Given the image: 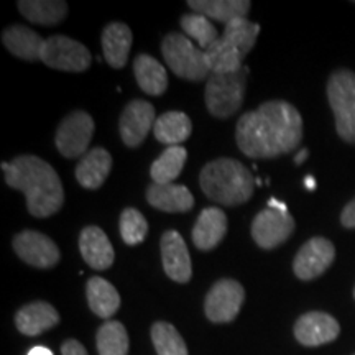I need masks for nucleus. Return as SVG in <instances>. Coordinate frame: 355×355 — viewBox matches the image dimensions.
<instances>
[{
  "mask_svg": "<svg viewBox=\"0 0 355 355\" xmlns=\"http://www.w3.org/2000/svg\"><path fill=\"white\" fill-rule=\"evenodd\" d=\"M303 139V119L295 105L285 101L263 102L243 114L235 128V140L248 158H277L295 152Z\"/></svg>",
  "mask_w": 355,
  "mask_h": 355,
  "instance_id": "f257e3e1",
  "label": "nucleus"
},
{
  "mask_svg": "<svg viewBox=\"0 0 355 355\" xmlns=\"http://www.w3.org/2000/svg\"><path fill=\"white\" fill-rule=\"evenodd\" d=\"M2 170L6 183L25 194L26 207L33 217H50L61 209L63 184L50 163L35 155H21L10 163H2Z\"/></svg>",
  "mask_w": 355,
  "mask_h": 355,
  "instance_id": "f03ea898",
  "label": "nucleus"
},
{
  "mask_svg": "<svg viewBox=\"0 0 355 355\" xmlns=\"http://www.w3.org/2000/svg\"><path fill=\"white\" fill-rule=\"evenodd\" d=\"M199 184L211 201L222 206H239L254 196L252 173L234 158H217L201 170Z\"/></svg>",
  "mask_w": 355,
  "mask_h": 355,
  "instance_id": "7ed1b4c3",
  "label": "nucleus"
},
{
  "mask_svg": "<svg viewBox=\"0 0 355 355\" xmlns=\"http://www.w3.org/2000/svg\"><path fill=\"white\" fill-rule=\"evenodd\" d=\"M248 68L235 71V73L214 74L212 73L206 84V107L211 115L217 119L232 117L241 109L243 97H245Z\"/></svg>",
  "mask_w": 355,
  "mask_h": 355,
  "instance_id": "20e7f679",
  "label": "nucleus"
},
{
  "mask_svg": "<svg viewBox=\"0 0 355 355\" xmlns=\"http://www.w3.org/2000/svg\"><path fill=\"white\" fill-rule=\"evenodd\" d=\"M327 99L336 117V130L347 144H355V73L337 69L327 81Z\"/></svg>",
  "mask_w": 355,
  "mask_h": 355,
  "instance_id": "39448f33",
  "label": "nucleus"
},
{
  "mask_svg": "<svg viewBox=\"0 0 355 355\" xmlns=\"http://www.w3.org/2000/svg\"><path fill=\"white\" fill-rule=\"evenodd\" d=\"M162 53L166 64L178 78L202 81L211 73L204 51L183 33L166 35L162 43Z\"/></svg>",
  "mask_w": 355,
  "mask_h": 355,
  "instance_id": "423d86ee",
  "label": "nucleus"
},
{
  "mask_svg": "<svg viewBox=\"0 0 355 355\" xmlns=\"http://www.w3.org/2000/svg\"><path fill=\"white\" fill-rule=\"evenodd\" d=\"M42 61L53 69L83 73L91 66L92 56L83 43L64 35H55L44 42Z\"/></svg>",
  "mask_w": 355,
  "mask_h": 355,
  "instance_id": "0eeeda50",
  "label": "nucleus"
},
{
  "mask_svg": "<svg viewBox=\"0 0 355 355\" xmlns=\"http://www.w3.org/2000/svg\"><path fill=\"white\" fill-rule=\"evenodd\" d=\"M94 135V121L84 110H74L61 121L56 132V148L64 158H79Z\"/></svg>",
  "mask_w": 355,
  "mask_h": 355,
  "instance_id": "6e6552de",
  "label": "nucleus"
},
{
  "mask_svg": "<svg viewBox=\"0 0 355 355\" xmlns=\"http://www.w3.org/2000/svg\"><path fill=\"white\" fill-rule=\"evenodd\" d=\"M243 301H245V290L241 283L224 278L214 283V286L207 293L204 311L211 322H232L241 313Z\"/></svg>",
  "mask_w": 355,
  "mask_h": 355,
  "instance_id": "1a4fd4ad",
  "label": "nucleus"
},
{
  "mask_svg": "<svg viewBox=\"0 0 355 355\" xmlns=\"http://www.w3.org/2000/svg\"><path fill=\"white\" fill-rule=\"evenodd\" d=\"M295 230V219L288 211L266 209L260 211L252 222V237L257 245L272 250L285 243Z\"/></svg>",
  "mask_w": 355,
  "mask_h": 355,
  "instance_id": "9d476101",
  "label": "nucleus"
},
{
  "mask_svg": "<svg viewBox=\"0 0 355 355\" xmlns=\"http://www.w3.org/2000/svg\"><path fill=\"white\" fill-rule=\"evenodd\" d=\"M13 250L25 263L35 268H53L61 260L60 248L48 235L37 230H24L13 237Z\"/></svg>",
  "mask_w": 355,
  "mask_h": 355,
  "instance_id": "9b49d317",
  "label": "nucleus"
},
{
  "mask_svg": "<svg viewBox=\"0 0 355 355\" xmlns=\"http://www.w3.org/2000/svg\"><path fill=\"white\" fill-rule=\"evenodd\" d=\"M336 259L334 243L324 237H313L300 248L293 261V272L303 282H309L326 272Z\"/></svg>",
  "mask_w": 355,
  "mask_h": 355,
  "instance_id": "f8f14e48",
  "label": "nucleus"
},
{
  "mask_svg": "<svg viewBox=\"0 0 355 355\" xmlns=\"http://www.w3.org/2000/svg\"><path fill=\"white\" fill-rule=\"evenodd\" d=\"M155 107L150 102L135 99L128 102L121 115V122H119V130L123 144L130 148L144 144V140L155 125Z\"/></svg>",
  "mask_w": 355,
  "mask_h": 355,
  "instance_id": "ddd939ff",
  "label": "nucleus"
},
{
  "mask_svg": "<svg viewBox=\"0 0 355 355\" xmlns=\"http://www.w3.org/2000/svg\"><path fill=\"white\" fill-rule=\"evenodd\" d=\"M339 332V322L331 314L321 313V311L306 313L295 324V337L306 347L329 344L337 339Z\"/></svg>",
  "mask_w": 355,
  "mask_h": 355,
  "instance_id": "4468645a",
  "label": "nucleus"
},
{
  "mask_svg": "<svg viewBox=\"0 0 355 355\" xmlns=\"http://www.w3.org/2000/svg\"><path fill=\"white\" fill-rule=\"evenodd\" d=\"M162 261L165 273L176 283H188L193 277V265L184 239L176 230H166L162 235Z\"/></svg>",
  "mask_w": 355,
  "mask_h": 355,
  "instance_id": "2eb2a0df",
  "label": "nucleus"
},
{
  "mask_svg": "<svg viewBox=\"0 0 355 355\" xmlns=\"http://www.w3.org/2000/svg\"><path fill=\"white\" fill-rule=\"evenodd\" d=\"M79 252L86 263L94 270H107L115 260L114 247L104 230L87 225L79 235Z\"/></svg>",
  "mask_w": 355,
  "mask_h": 355,
  "instance_id": "dca6fc26",
  "label": "nucleus"
},
{
  "mask_svg": "<svg viewBox=\"0 0 355 355\" xmlns=\"http://www.w3.org/2000/svg\"><path fill=\"white\" fill-rule=\"evenodd\" d=\"M227 234V216L219 207H207L193 227V242L199 250H212Z\"/></svg>",
  "mask_w": 355,
  "mask_h": 355,
  "instance_id": "f3484780",
  "label": "nucleus"
},
{
  "mask_svg": "<svg viewBox=\"0 0 355 355\" xmlns=\"http://www.w3.org/2000/svg\"><path fill=\"white\" fill-rule=\"evenodd\" d=\"M15 324L21 334L35 337L60 324V314L46 301H35L17 311Z\"/></svg>",
  "mask_w": 355,
  "mask_h": 355,
  "instance_id": "a211bd4d",
  "label": "nucleus"
},
{
  "mask_svg": "<svg viewBox=\"0 0 355 355\" xmlns=\"http://www.w3.org/2000/svg\"><path fill=\"white\" fill-rule=\"evenodd\" d=\"M146 201L163 212H188L194 206V196L183 184H150L146 188Z\"/></svg>",
  "mask_w": 355,
  "mask_h": 355,
  "instance_id": "6ab92c4d",
  "label": "nucleus"
},
{
  "mask_svg": "<svg viewBox=\"0 0 355 355\" xmlns=\"http://www.w3.org/2000/svg\"><path fill=\"white\" fill-rule=\"evenodd\" d=\"M2 42L13 56L25 61H42L44 40L24 25H10L3 30Z\"/></svg>",
  "mask_w": 355,
  "mask_h": 355,
  "instance_id": "aec40b11",
  "label": "nucleus"
},
{
  "mask_svg": "<svg viewBox=\"0 0 355 355\" xmlns=\"http://www.w3.org/2000/svg\"><path fill=\"white\" fill-rule=\"evenodd\" d=\"M110 170H112V157L107 150L97 146L84 155L81 162L78 163L76 180L83 188L94 191L104 184Z\"/></svg>",
  "mask_w": 355,
  "mask_h": 355,
  "instance_id": "412c9836",
  "label": "nucleus"
},
{
  "mask_svg": "<svg viewBox=\"0 0 355 355\" xmlns=\"http://www.w3.org/2000/svg\"><path fill=\"white\" fill-rule=\"evenodd\" d=\"M132 30L121 21H112L102 32V50L105 61L115 69L125 66L132 48Z\"/></svg>",
  "mask_w": 355,
  "mask_h": 355,
  "instance_id": "4be33fe9",
  "label": "nucleus"
},
{
  "mask_svg": "<svg viewBox=\"0 0 355 355\" xmlns=\"http://www.w3.org/2000/svg\"><path fill=\"white\" fill-rule=\"evenodd\" d=\"M188 7L194 13L227 25L235 19H245L252 3L248 0H189Z\"/></svg>",
  "mask_w": 355,
  "mask_h": 355,
  "instance_id": "5701e85b",
  "label": "nucleus"
},
{
  "mask_svg": "<svg viewBox=\"0 0 355 355\" xmlns=\"http://www.w3.org/2000/svg\"><path fill=\"white\" fill-rule=\"evenodd\" d=\"M87 303L92 313L102 319L112 318L121 308V295L112 283L101 277L89 278L86 286Z\"/></svg>",
  "mask_w": 355,
  "mask_h": 355,
  "instance_id": "b1692460",
  "label": "nucleus"
},
{
  "mask_svg": "<svg viewBox=\"0 0 355 355\" xmlns=\"http://www.w3.org/2000/svg\"><path fill=\"white\" fill-rule=\"evenodd\" d=\"M133 73L140 89L150 96H162L168 89V74L163 64L150 55H139L133 61Z\"/></svg>",
  "mask_w": 355,
  "mask_h": 355,
  "instance_id": "393cba45",
  "label": "nucleus"
},
{
  "mask_svg": "<svg viewBox=\"0 0 355 355\" xmlns=\"http://www.w3.org/2000/svg\"><path fill=\"white\" fill-rule=\"evenodd\" d=\"M191 132H193L191 119L180 110H171V112L159 115L153 125L155 139L168 146H178L181 141L188 140Z\"/></svg>",
  "mask_w": 355,
  "mask_h": 355,
  "instance_id": "a878e982",
  "label": "nucleus"
},
{
  "mask_svg": "<svg viewBox=\"0 0 355 355\" xmlns=\"http://www.w3.org/2000/svg\"><path fill=\"white\" fill-rule=\"evenodd\" d=\"M19 10L26 20L37 25H58L68 15V3L63 0H21Z\"/></svg>",
  "mask_w": 355,
  "mask_h": 355,
  "instance_id": "bb28decb",
  "label": "nucleus"
},
{
  "mask_svg": "<svg viewBox=\"0 0 355 355\" xmlns=\"http://www.w3.org/2000/svg\"><path fill=\"white\" fill-rule=\"evenodd\" d=\"M186 158H188V152H186L184 146H168L165 152L155 159L152 168H150V175H152L153 183H173L180 176V173L183 171Z\"/></svg>",
  "mask_w": 355,
  "mask_h": 355,
  "instance_id": "cd10ccee",
  "label": "nucleus"
},
{
  "mask_svg": "<svg viewBox=\"0 0 355 355\" xmlns=\"http://www.w3.org/2000/svg\"><path fill=\"white\" fill-rule=\"evenodd\" d=\"M206 63L209 66L211 74H225L235 73V71L243 69L242 60L243 56L239 53L232 44L219 38L212 46L204 51Z\"/></svg>",
  "mask_w": 355,
  "mask_h": 355,
  "instance_id": "c85d7f7f",
  "label": "nucleus"
},
{
  "mask_svg": "<svg viewBox=\"0 0 355 355\" xmlns=\"http://www.w3.org/2000/svg\"><path fill=\"white\" fill-rule=\"evenodd\" d=\"M97 352L99 355H128V334L122 322L107 321L97 331Z\"/></svg>",
  "mask_w": 355,
  "mask_h": 355,
  "instance_id": "c756f323",
  "label": "nucleus"
},
{
  "mask_svg": "<svg viewBox=\"0 0 355 355\" xmlns=\"http://www.w3.org/2000/svg\"><path fill=\"white\" fill-rule=\"evenodd\" d=\"M259 33L260 25L247 19H235L225 25L224 33L220 35V38L232 44L235 50L245 58L252 51V48L255 46Z\"/></svg>",
  "mask_w": 355,
  "mask_h": 355,
  "instance_id": "7c9ffc66",
  "label": "nucleus"
},
{
  "mask_svg": "<svg viewBox=\"0 0 355 355\" xmlns=\"http://www.w3.org/2000/svg\"><path fill=\"white\" fill-rule=\"evenodd\" d=\"M152 340L158 355H188L184 339L170 322H155L152 327Z\"/></svg>",
  "mask_w": 355,
  "mask_h": 355,
  "instance_id": "2f4dec72",
  "label": "nucleus"
},
{
  "mask_svg": "<svg viewBox=\"0 0 355 355\" xmlns=\"http://www.w3.org/2000/svg\"><path fill=\"white\" fill-rule=\"evenodd\" d=\"M181 28H183L186 37L196 40L202 51H206L207 48L212 46L220 38L216 26L211 24L207 17L201 15V13L193 12L181 17Z\"/></svg>",
  "mask_w": 355,
  "mask_h": 355,
  "instance_id": "473e14b6",
  "label": "nucleus"
},
{
  "mask_svg": "<svg viewBox=\"0 0 355 355\" xmlns=\"http://www.w3.org/2000/svg\"><path fill=\"white\" fill-rule=\"evenodd\" d=\"M119 229H121L122 241L127 245H139L145 241L146 234H148V222L139 209L127 207L121 214Z\"/></svg>",
  "mask_w": 355,
  "mask_h": 355,
  "instance_id": "72a5a7b5",
  "label": "nucleus"
},
{
  "mask_svg": "<svg viewBox=\"0 0 355 355\" xmlns=\"http://www.w3.org/2000/svg\"><path fill=\"white\" fill-rule=\"evenodd\" d=\"M340 224L345 229H355V198L340 212Z\"/></svg>",
  "mask_w": 355,
  "mask_h": 355,
  "instance_id": "f704fd0d",
  "label": "nucleus"
},
{
  "mask_svg": "<svg viewBox=\"0 0 355 355\" xmlns=\"http://www.w3.org/2000/svg\"><path fill=\"white\" fill-rule=\"evenodd\" d=\"M61 354L63 355H87L84 345L74 339L66 340V343L61 345Z\"/></svg>",
  "mask_w": 355,
  "mask_h": 355,
  "instance_id": "c9c22d12",
  "label": "nucleus"
},
{
  "mask_svg": "<svg viewBox=\"0 0 355 355\" xmlns=\"http://www.w3.org/2000/svg\"><path fill=\"white\" fill-rule=\"evenodd\" d=\"M268 207H270V209H277V211H288V209H286V204L282 202V201H278L277 198L270 199V201H268Z\"/></svg>",
  "mask_w": 355,
  "mask_h": 355,
  "instance_id": "e433bc0d",
  "label": "nucleus"
},
{
  "mask_svg": "<svg viewBox=\"0 0 355 355\" xmlns=\"http://www.w3.org/2000/svg\"><path fill=\"white\" fill-rule=\"evenodd\" d=\"M28 355H53V352H51L50 349H46V347H42V345H37V347L30 349Z\"/></svg>",
  "mask_w": 355,
  "mask_h": 355,
  "instance_id": "4c0bfd02",
  "label": "nucleus"
},
{
  "mask_svg": "<svg viewBox=\"0 0 355 355\" xmlns=\"http://www.w3.org/2000/svg\"><path fill=\"white\" fill-rule=\"evenodd\" d=\"M308 157H309V152H308V150H306V148L300 150V152L296 153V157H295V163H296V165H301V163H303L304 159L308 158Z\"/></svg>",
  "mask_w": 355,
  "mask_h": 355,
  "instance_id": "58836bf2",
  "label": "nucleus"
},
{
  "mask_svg": "<svg viewBox=\"0 0 355 355\" xmlns=\"http://www.w3.org/2000/svg\"><path fill=\"white\" fill-rule=\"evenodd\" d=\"M304 186H306V189H308V191L316 189V181H314V178L313 176H306L304 178Z\"/></svg>",
  "mask_w": 355,
  "mask_h": 355,
  "instance_id": "ea45409f",
  "label": "nucleus"
},
{
  "mask_svg": "<svg viewBox=\"0 0 355 355\" xmlns=\"http://www.w3.org/2000/svg\"><path fill=\"white\" fill-rule=\"evenodd\" d=\"M354 298H355V288H354Z\"/></svg>",
  "mask_w": 355,
  "mask_h": 355,
  "instance_id": "a19ab883",
  "label": "nucleus"
},
{
  "mask_svg": "<svg viewBox=\"0 0 355 355\" xmlns=\"http://www.w3.org/2000/svg\"><path fill=\"white\" fill-rule=\"evenodd\" d=\"M354 355H355V354H354Z\"/></svg>",
  "mask_w": 355,
  "mask_h": 355,
  "instance_id": "79ce46f5",
  "label": "nucleus"
}]
</instances>
